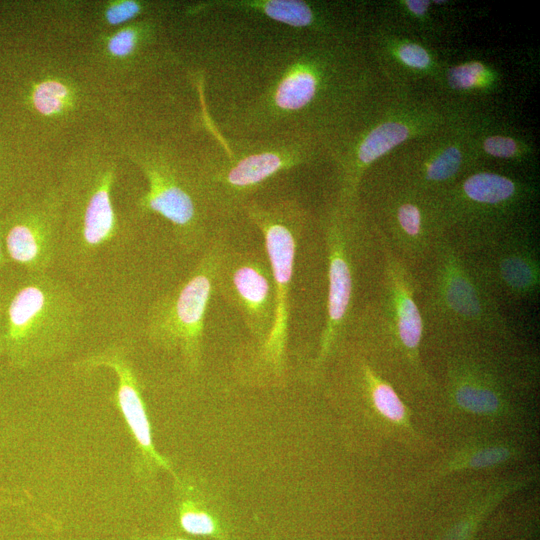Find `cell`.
Listing matches in <instances>:
<instances>
[{"label":"cell","mask_w":540,"mask_h":540,"mask_svg":"<svg viewBox=\"0 0 540 540\" xmlns=\"http://www.w3.org/2000/svg\"><path fill=\"white\" fill-rule=\"evenodd\" d=\"M242 214L263 238L275 288L274 324L267 340L254 348V356L263 369L279 378L285 368L290 296L295 257L304 229V211L295 199L254 197L243 206Z\"/></svg>","instance_id":"9c48e42d"},{"label":"cell","mask_w":540,"mask_h":540,"mask_svg":"<svg viewBox=\"0 0 540 540\" xmlns=\"http://www.w3.org/2000/svg\"><path fill=\"white\" fill-rule=\"evenodd\" d=\"M157 35L158 23L155 20L137 19L103 36L100 50L108 60H134L155 41Z\"/></svg>","instance_id":"2e32d148"},{"label":"cell","mask_w":540,"mask_h":540,"mask_svg":"<svg viewBox=\"0 0 540 540\" xmlns=\"http://www.w3.org/2000/svg\"><path fill=\"white\" fill-rule=\"evenodd\" d=\"M464 255L475 274L500 303L530 301L538 295L539 251L538 245L528 235L510 231Z\"/></svg>","instance_id":"4fadbf2b"},{"label":"cell","mask_w":540,"mask_h":540,"mask_svg":"<svg viewBox=\"0 0 540 540\" xmlns=\"http://www.w3.org/2000/svg\"><path fill=\"white\" fill-rule=\"evenodd\" d=\"M462 197L475 202L502 203L513 200L516 184L507 177L494 173H477L468 177L461 187Z\"/></svg>","instance_id":"e0dca14e"},{"label":"cell","mask_w":540,"mask_h":540,"mask_svg":"<svg viewBox=\"0 0 540 540\" xmlns=\"http://www.w3.org/2000/svg\"><path fill=\"white\" fill-rule=\"evenodd\" d=\"M399 55L401 60L411 67L424 68L429 64L427 52L416 44L402 46Z\"/></svg>","instance_id":"cb8c5ba5"},{"label":"cell","mask_w":540,"mask_h":540,"mask_svg":"<svg viewBox=\"0 0 540 540\" xmlns=\"http://www.w3.org/2000/svg\"><path fill=\"white\" fill-rule=\"evenodd\" d=\"M483 70L482 64L478 62L466 63L454 67L449 72L448 80L450 85L454 88H468L475 84Z\"/></svg>","instance_id":"603a6c76"},{"label":"cell","mask_w":540,"mask_h":540,"mask_svg":"<svg viewBox=\"0 0 540 540\" xmlns=\"http://www.w3.org/2000/svg\"><path fill=\"white\" fill-rule=\"evenodd\" d=\"M127 153L147 182L135 204L138 215L166 220L184 254L199 256L220 231L231 227L221 223L205 194L199 153L187 159L155 142L136 144Z\"/></svg>","instance_id":"3957f363"},{"label":"cell","mask_w":540,"mask_h":540,"mask_svg":"<svg viewBox=\"0 0 540 540\" xmlns=\"http://www.w3.org/2000/svg\"><path fill=\"white\" fill-rule=\"evenodd\" d=\"M510 456L511 451L506 447H487L470 455L464 465L470 468H487L505 462Z\"/></svg>","instance_id":"7402d4cb"},{"label":"cell","mask_w":540,"mask_h":540,"mask_svg":"<svg viewBox=\"0 0 540 540\" xmlns=\"http://www.w3.org/2000/svg\"><path fill=\"white\" fill-rule=\"evenodd\" d=\"M29 99L32 107L39 114L56 116L72 106L74 93L65 81L50 77L33 84Z\"/></svg>","instance_id":"ac0fdd59"},{"label":"cell","mask_w":540,"mask_h":540,"mask_svg":"<svg viewBox=\"0 0 540 540\" xmlns=\"http://www.w3.org/2000/svg\"><path fill=\"white\" fill-rule=\"evenodd\" d=\"M80 372L98 368L111 370L116 378L112 402L121 416L132 442L131 470L136 480L146 483L159 471L174 476L171 463L155 447L152 427L143 396V386L128 348L110 344L73 362Z\"/></svg>","instance_id":"30bf717a"},{"label":"cell","mask_w":540,"mask_h":540,"mask_svg":"<svg viewBox=\"0 0 540 540\" xmlns=\"http://www.w3.org/2000/svg\"><path fill=\"white\" fill-rule=\"evenodd\" d=\"M147 9L148 4L141 1H109L101 9L100 20L105 26L117 29L139 19Z\"/></svg>","instance_id":"ffe728a7"},{"label":"cell","mask_w":540,"mask_h":540,"mask_svg":"<svg viewBox=\"0 0 540 540\" xmlns=\"http://www.w3.org/2000/svg\"><path fill=\"white\" fill-rule=\"evenodd\" d=\"M424 271L427 278L424 288L420 286L419 303L425 337L448 344L512 341V326L502 304L447 236Z\"/></svg>","instance_id":"6da1fadb"},{"label":"cell","mask_w":540,"mask_h":540,"mask_svg":"<svg viewBox=\"0 0 540 540\" xmlns=\"http://www.w3.org/2000/svg\"><path fill=\"white\" fill-rule=\"evenodd\" d=\"M350 202L344 201L325 220L324 240L327 256L326 316L320 334L315 369L321 370L345 337L356 315L374 297L383 258L378 234L375 238L364 233L350 218Z\"/></svg>","instance_id":"277c9868"},{"label":"cell","mask_w":540,"mask_h":540,"mask_svg":"<svg viewBox=\"0 0 540 540\" xmlns=\"http://www.w3.org/2000/svg\"><path fill=\"white\" fill-rule=\"evenodd\" d=\"M6 261H8L5 248H4V241H3V224L0 223V270L5 265Z\"/></svg>","instance_id":"83f0119b"},{"label":"cell","mask_w":540,"mask_h":540,"mask_svg":"<svg viewBox=\"0 0 540 540\" xmlns=\"http://www.w3.org/2000/svg\"><path fill=\"white\" fill-rule=\"evenodd\" d=\"M484 149L487 153L497 157H509L515 153L516 144L511 138L493 136L486 139Z\"/></svg>","instance_id":"d4e9b609"},{"label":"cell","mask_w":540,"mask_h":540,"mask_svg":"<svg viewBox=\"0 0 540 540\" xmlns=\"http://www.w3.org/2000/svg\"><path fill=\"white\" fill-rule=\"evenodd\" d=\"M408 136V129L401 123L388 122L372 130L359 144L357 160L369 164Z\"/></svg>","instance_id":"d6986e66"},{"label":"cell","mask_w":540,"mask_h":540,"mask_svg":"<svg viewBox=\"0 0 540 540\" xmlns=\"http://www.w3.org/2000/svg\"><path fill=\"white\" fill-rule=\"evenodd\" d=\"M310 139L240 140L226 149L200 152L203 189L222 224L231 226L243 206L278 174L295 168L310 156Z\"/></svg>","instance_id":"8992f818"},{"label":"cell","mask_w":540,"mask_h":540,"mask_svg":"<svg viewBox=\"0 0 540 540\" xmlns=\"http://www.w3.org/2000/svg\"><path fill=\"white\" fill-rule=\"evenodd\" d=\"M128 540H194L190 537L167 533L163 531L152 532L143 530H134L128 537Z\"/></svg>","instance_id":"484cf974"},{"label":"cell","mask_w":540,"mask_h":540,"mask_svg":"<svg viewBox=\"0 0 540 540\" xmlns=\"http://www.w3.org/2000/svg\"><path fill=\"white\" fill-rule=\"evenodd\" d=\"M63 202L52 188L13 212L3 223L7 259L27 274L49 273L59 260Z\"/></svg>","instance_id":"7c38bea8"},{"label":"cell","mask_w":540,"mask_h":540,"mask_svg":"<svg viewBox=\"0 0 540 540\" xmlns=\"http://www.w3.org/2000/svg\"><path fill=\"white\" fill-rule=\"evenodd\" d=\"M460 163L461 155L459 150L455 147H450L435 158L427 167L426 180L431 182L449 180L457 173Z\"/></svg>","instance_id":"44dd1931"},{"label":"cell","mask_w":540,"mask_h":540,"mask_svg":"<svg viewBox=\"0 0 540 540\" xmlns=\"http://www.w3.org/2000/svg\"><path fill=\"white\" fill-rule=\"evenodd\" d=\"M229 233L230 227L220 231L185 278L153 300L146 312L147 340L159 349L179 354L191 372L200 367L207 312L217 293V273Z\"/></svg>","instance_id":"52a82bcc"},{"label":"cell","mask_w":540,"mask_h":540,"mask_svg":"<svg viewBox=\"0 0 540 540\" xmlns=\"http://www.w3.org/2000/svg\"><path fill=\"white\" fill-rule=\"evenodd\" d=\"M6 296L0 293V352H1V328Z\"/></svg>","instance_id":"f1b7e54d"},{"label":"cell","mask_w":540,"mask_h":540,"mask_svg":"<svg viewBox=\"0 0 540 540\" xmlns=\"http://www.w3.org/2000/svg\"><path fill=\"white\" fill-rule=\"evenodd\" d=\"M217 293L239 314L254 348L269 337L275 318V288L264 247L234 245L230 233L217 273Z\"/></svg>","instance_id":"8fae6325"},{"label":"cell","mask_w":540,"mask_h":540,"mask_svg":"<svg viewBox=\"0 0 540 540\" xmlns=\"http://www.w3.org/2000/svg\"><path fill=\"white\" fill-rule=\"evenodd\" d=\"M234 11L263 17L291 28L312 27L316 15L312 6L301 0H214L190 8L191 13Z\"/></svg>","instance_id":"9a60e30c"},{"label":"cell","mask_w":540,"mask_h":540,"mask_svg":"<svg viewBox=\"0 0 540 540\" xmlns=\"http://www.w3.org/2000/svg\"><path fill=\"white\" fill-rule=\"evenodd\" d=\"M408 8L416 14H424L429 6V1L409 0L407 1Z\"/></svg>","instance_id":"4316f807"},{"label":"cell","mask_w":540,"mask_h":540,"mask_svg":"<svg viewBox=\"0 0 540 540\" xmlns=\"http://www.w3.org/2000/svg\"><path fill=\"white\" fill-rule=\"evenodd\" d=\"M176 496L170 507L163 532L186 537L232 540L228 522L193 496L187 481L175 474Z\"/></svg>","instance_id":"5bb4252c"},{"label":"cell","mask_w":540,"mask_h":540,"mask_svg":"<svg viewBox=\"0 0 540 540\" xmlns=\"http://www.w3.org/2000/svg\"><path fill=\"white\" fill-rule=\"evenodd\" d=\"M379 236V235H378ZM382 274L374 299L357 315L366 325L380 356L427 382L420 350L425 327L418 295L419 276L380 238ZM399 367V368H400Z\"/></svg>","instance_id":"ba28073f"},{"label":"cell","mask_w":540,"mask_h":540,"mask_svg":"<svg viewBox=\"0 0 540 540\" xmlns=\"http://www.w3.org/2000/svg\"><path fill=\"white\" fill-rule=\"evenodd\" d=\"M117 166L97 151L73 157L66 165L59 191L63 226L59 260L84 272L122 237L112 200Z\"/></svg>","instance_id":"5b68a950"},{"label":"cell","mask_w":540,"mask_h":540,"mask_svg":"<svg viewBox=\"0 0 540 540\" xmlns=\"http://www.w3.org/2000/svg\"><path fill=\"white\" fill-rule=\"evenodd\" d=\"M84 324L83 306L72 289L50 273L27 274L6 296L1 352L25 370L70 352Z\"/></svg>","instance_id":"7a4b0ae2"}]
</instances>
